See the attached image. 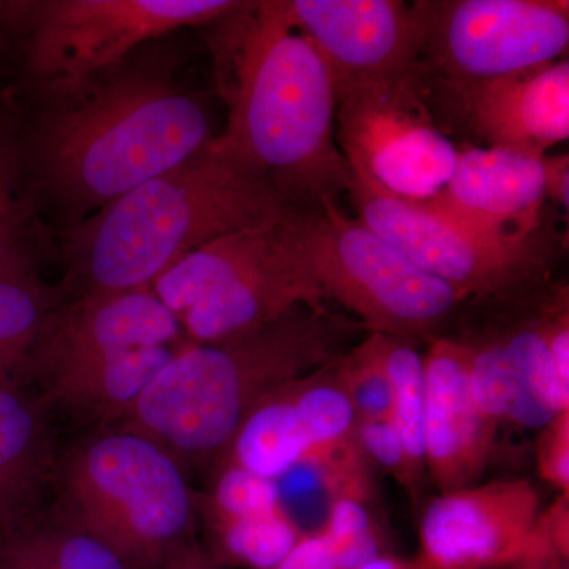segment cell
Wrapping results in <instances>:
<instances>
[{
  "instance_id": "cell-17",
  "label": "cell",
  "mask_w": 569,
  "mask_h": 569,
  "mask_svg": "<svg viewBox=\"0 0 569 569\" xmlns=\"http://www.w3.org/2000/svg\"><path fill=\"white\" fill-rule=\"evenodd\" d=\"M542 157L493 146H459L451 179L429 203L486 233H537L548 200Z\"/></svg>"
},
{
  "instance_id": "cell-16",
  "label": "cell",
  "mask_w": 569,
  "mask_h": 569,
  "mask_svg": "<svg viewBox=\"0 0 569 569\" xmlns=\"http://www.w3.org/2000/svg\"><path fill=\"white\" fill-rule=\"evenodd\" d=\"M445 84L473 132L493 148L546 156L569 138L567 58L496 80Z\"/></svg>"
},
{
  "instance_id": "cell-21",
  "label": "cell",
  "mask_w": 569,
  "mask_h": 569,
  "mask_svg": "<svg viewBox=\"0 0 569 569\" xmlns=\"http://www.w3.org/2000/svg\"><path fill=\"white\" fill-rule=\"evenodd\" d=\"M0 569H132L63 518H36L0 531Z\"/></svg>"
},
{
  "instance_id": "cell-22",
  "label": "cell",
  "mask_w": 569,
  "mask_h": 569,
  "mask_svg": "<svg viewBox=\"0 0 569 569\" xmlns=\"http://www.w3.org/2000/svg\"><path fill=\"white\" fill-rule=\"evenodd\" d=\"M519 388L515 422L545 429L559 415L569 411V391L561 387L541 320L523 326L500 340Z\"/></svg>"
},
{
  "instance_id": "cell-20",
  "label": "cell",
  "mask_w": 569,
  "mask_h": 569,
  "mask_svg": "<svg viewBox=\"0 0 569 569\" xmlns=\"http://www.w3.org/2000/svg\"><path fill=\"white\" fill-rule=\"evenodd\" d=\"M293 385L269 396L247 415L227 448L233 451L231 463L276 481L312 462L316 451L299 421Z\"/></svg>"
},
{
  "instance_id": "cell-6",
  "label": "cell",
  "mask_w": 569,
  "mask_h": 569,
  "mask_svg": "<svg viewBox=\"0 0 569 569\" xmlns=\"http://www.w3.org/2000/svg\"><path fill=\"white\" fill-rule=\"evenodd\" d=\"M236 0H32L0 11L21 36L26 74L48 104L80 96L152 39L213 24Z\"/></svg>"
},
{
  "instance_id": "cell-18",
  "label": "cell",
  "mask_w": 569,
  "mask_h": 569,
  "mask_svg": "<svg viewBox=\"0 0 569 569\" xmlns=\"http://www.w3.org/2000/svg\"><path fill=\"white\" fill-rule=\"evenodd\" d=\"M58 459L48 407L18 378L0 381V531L41 515Z\"/></svg>"
},
{
  "instance_id": "cell-27",
  "label": "cell",
  "mask_w": 569,
  "mask_h": 569,
  "mask_svg": "<svg viewBox=\"0 0 569 569\" xmlns=\"http://www.w3.org/2000/svg\"><path fill=\"white\" fill-rule=\"evenodd\" d=\"M337 378L353 403L358 421L389 418L392 391L385 362L383 335L370 332L350 353L340 356Z\"/></svg>"
},
{
  "instance_id": "cell-9",
  "label": "cell",
  "mask_w": 569,
  "mask_h": 569,
  "mask_svg": "<svg viewBox=\"0 0 569 569\" xmlns=\"http://www.w3.org/2000/svg\"><path fill=\"white\" fill-rule=\"evenodd\" d=\"M356 217L430 276L467 296H507L537 279L548 260L541 231L486 233L353 176L348 190Z\"/></svg>"
},
{
  "instance_id": "cell-30",
  "label": "cell",
  "mask_w": 569,
  "mask_h": 569,
  "mask_svg": "<svg viewBox=\"0 0 569 569\" xmlns=\"http://www.w3.org/2000/svg\"><path fill=\"white\" fill-rule=\"evenodd\" d=\"M213 505L220 522L269 515L282 508L276 481L257 477L234 463L217 479Z\"/></svg>"
},
{
  "instance_id": "cell-5",
  "label": "cell",
  "mask_w": 569,
  "mask_h": 569,
  "mask_svg": "<svg viewBox=\"0 0 569 569\" xmlns=\"http://www.w3.org/2000/svg\"><path fill=\"white\" fill-rule=\"evenodd\" d=\"M62 518L103 542L132 569L201 567L193 549L194 501L178 459L151 438L108 430L58 460Z\"/></svg>"
},
{
  "instance_id": "cell-32",
  "label": "cell",
  "mask_w": 569,
  "mask_h": 569,
  "mask_svg": "<svg viewBox=\"0 0 569 569\" xmlns=\"http://www.w3.org/2000/svg\"><path fill=\"white\" fill-rule=\"evenodd\" d=\"M362 498H365V493L335 496L328 516H326L323 529L318 531L332 542L336 550L347 548L358 539L376 531Z\"/></svg>"
},
{
  "instance_id": "cell-19",
  "label": "cell",
  "mask_w": 569,
  "mask_h": 569,
  "mask_svg": "<svg viewBox=\"0 0 569 569\" xmlns=\"http://www.w3.org/2000/svg\"><path fill=\"white\" fill-rule=\"evenodd\" d=\"M174 346L137 348L67 367L37 383L44 406L77 418L121 421L173 359Z\"/></svg>"
},
{
  "instance_id": "cell-26",
  "label": "cell",
  "mask_w": 569,
  "mask_h": 569,
  "mask_svg": "<svg viewBox=\"0 0 569 569\" xmlns=\"http://www.w3.org/2000/svg\"><path fill=\"white\" fill-rule=\"evenodd\" d=\"M224 552L253 569H272L305 537L283 508L254 518L220 522Z\"/></svg>"
},
{
  "instance_id": "cell-14",
  "label": "cell",
  "mask_w": 569,
  "mask_h": 569,
  "mask_svg": "<svg viewBox=\"0 0 569 569\" xmlns=\"http://www.w3.org/2000/svg\"><path fill=\"white\" fill-rule=\"evenodd\" d=\"M284 212L264 249L179 318L190 343L249 335L296 307H325L323 295L307 274L288 234Z\"/></svg>"
},
{
  "instance_id": "cell-11",
  "label": "cell",
  "mask_w": 569,
  "mask_h": 569,
  "mask_svg": "<svg viewBox=\"0 0 569 569\" xmlns=\"http://www.w3.org/2000/svg\"><path fill=\"white\" fill-rule=\"evenodd\" d=\"M539 518L529 479L441 492L422 515L417 559L422 569H496L557 557Z\"/></svg>"
},
{
  "instance_id": "cell-13",
  "label": "cell",
  "mask_w": 569,
  "mask_h": 569,
  "mask_svg": "<svg viewBox=\"0 0 569 569\" xmlns=\"http://www.w3.org/2000/svg\"><path fill=\"white\" fill-rule=\"evenodd\" d=\"M178 318L151 288L82 295L56 310L22 370V383H40L67 367L137 348L174 346Z\"/></svg>"
},
{
  "instance_id": "cell-25",
  "label": "cell",
  "mask_w": 569,
  "mask_h": 569,
  "mask_svg": "<svg viewBox=\"0 0 569 569\" xmlns=\"http://www.w3.org/2000/svg\"><path fill=\"white\" fill-rule=\"evenodd\" d=\"M339 358L293 385L296 411L316 451V458L310 463L356 445L358 417L337 378Z\"/></svg>"
},
{
  "instance_id": "cell-4",
  "label": "cell",
  "mask_w": 569,
  "mask_h": 569,
  "mask_svg": "<svg viewBox=\"0 0 569 569\" xmlns=\"http://www.w3.org/2000/svg\"><path fill=\"white\" fill-rule=\"evenodd\" d=\"M287 209L263 176L211 142L71 224L67 253L82 295L141 290L198 247Z\"/></svg>"
},
{
  "instance_id": "cell-23",
  "label": "cell",
  "mask_w": 569,
  "mask_h": 569,
  "mask_svg": "<svg viewBox=\"0 0 569 569\" xmlns=\"http://www.w3.org/2000/svg\"><path fill=\"white\" fill-rule=\"evenodd\" d=\"M56 291L33 272L0 276V381L20 380L33 348L54 316Z\"/></svg>"
},
{
  "instance_id": "cell-12",
  "label": "cell",
  "mask_w": 569,
  "mask_h": 569,
  "mask_svg": "<svg viewBox=\"0 0 569 569\" xmlns=\"http://www.w3.org/2000/svg\"><path fill=\"white\" fill-rule=\"evenodd\" d=\"M296 31L316 44L335 74L337 96L350 86L417 66L422 26L418 2L282 0Z\"/></svg>"
},
{
  "instance_id": "cell-24",
  "label": "cell",
  "mask_w": 569,
  "mask_h": 569,
  "mask_svg": "<svg viewBox=\"0 0 569 569\" xmlns=\"http://www.w3.org/2000/svg\"><path fill=\"white\" fill-rule=\"evenodd\" d=\"M385 362L391 381V419L406 458L408 489L415 492L426 471L425 355L411 340L385 336Z\"/></svg>"
},
{
  "instance_id": "cell-35",
  "label": "cell",
  "mask_w": 569,
  "mask_h": 569,
  "mask_svg": "<svg viewBox=\"0 0 569 569\" xmlns=\"http://www.w3.org/2000/svg\"><path fill=\"white\" fill-rule=\"evenodd\" d=\"M545 168L546 194L565 211L569 208V159L565 156L542 157Z\"/></svg>"
},
{
  "instance_id": "cell-10",
  "label": "cell",
  "mask_w": 569,
  "mask_h": 569,
  "mask_svg": "<svg viewBox=\"0 0 569 569\" xmlns=\"http://www.w3.org/2000/svg\"><path fill=\"white\" fill-rule=\"evenodd\" d=\"M418 62L443 82L496 80L567 58V0L418 2Z\"/></svg>"
},
{
  "instance_id": "cell-8",
  "label": "cell",
  "mask_w": 569,
  "mask_h": 569,
  "mask_svg": "<svg viewBox=\"0 0 569 569\" xmlns=\"http://www.w3.org/2000/svg\"><path fill=\"white\" fill-rule=\"evenodd\" d=\"M336 127L353 176L402 200H433L455 171L459 146L433 118L418 66L350 86Z\"/></svg>"
},
{
  "instance_id": "cell-7",
  "label": "cell",
  "mask_w": 569,
  "mask_h": 569,
  "mask_svg": "<svg viewBox=\"0 0 569 569\" xmlns=\"http://www.w3.org/2000/svg\"><path fill=\"white\" fill-rule=\"evenodd\" d=\"M284 224L307 274L376 335H429L467 296L415 264L358 217L337 204L323 211L287 209Z\"/></svg>"
},
{
  "instance_id": "cell-3",
  "label": "cell",
  "mask_w": 569,
  "mask_h": 569,
  "mask_svg": "<svg viewBox=\"0 0 569 569\" xmlns=\"http://www.w3.org/2000/svg\"><path fill=\"white\" fill-rule=\"evenodd\" d=\"M362 329L326 307L301 306L249 335L186 343L119 429L151 438L176 459L224 451L258 403L339 358Z\"/></svg>"
},
{
  "instance_id": "cell-31",
  "label": "cell",
  "mask_w": 569,
  "mask_h": 569,
  "mask_svg": "<svg viewBox=\"0 0 569 569\" xmlns=\"http://www.w3.org/2000/svg\"><path fill=\"white\" fill-rule=\"evenodd\" d=\"M355 440L361 455L369 456L408 488L406 458L391 419H361L356 426Z\"/></svg>"
},
{
  "instance_id": "cell-2",
  "label": "cell",
  "mask_w": 569,
  "mask_h": 569,
  "mask_svg": "<svg viewBox=\"0 0 569 569\" xmlns=\"http://www.w3.org/2000/svg\"><path fill=\"white\" fill-rule=\"evenodd\" d=\"M213 138L203 103L167 74L114 70L48 107L33 127L29 163L37 187L74 224L192 159Z\"/></svg>"
},
{
  "instance_id": "cell-15",
  "label": "cell",
  "mask_w": 569,
  "mask_h": 569,
  "mask_svg": "<svg viewBox=\"0 0 569 569\" xmlns=\"http://www.w3.org/2000/svg\"><path fill=\"white\" fill-rule=\"evenodd\" d=\"M473 347L436 339L425 355L426 471L441 492L477 485L496 443L498 422L471 395Z\"/></svg>"
},
{
  "instance_id": "cell-28",
  "label": "cell",
  "mask_w": 569,
  "mask_h": 569,
  "mask_svg": "<svg viewBox=\"0 0 569 569\" xmlns=\"http://www.w3.org/2000/svg\"><path fill=\"white\" fill-rule=\"evenodd\" d=\"M17 159L0 138V276L33 272L28 238V212L18 186Z\"/></svg>"
},
{
  "instance_id": "cell-29",
  "label": "cell",
  "mask_w": 569,
  "mask_h": 569,
  "mask_svg": "<svg viewBox=\"0 0 569 569\" xmlns=\"http://www.w3.org/2000/svg\"><path fill=\"white\" fill-rule=\"evenodd\" d=\"M471 395L479 410L492 421H515L519 388L500 340L473 347L470 365Z\"/></svg>"
},
{
  "instance_id": "cell-37",
  "label": "cell",
  "mask_w": 569,
  "mask_h": 569,
  "mask_svg": "<svg viewBox=\"0 0 569 569\" xmlns=\"http://www.w3.org/2000/svg\"><path fill=\"white\" fill-rule=\"evenodd\" d=\"M192 569H206V568L203 567V565H201V567H197V568H192Z\"/></svg>"
},
{
  "instance_id": "cell-36",
  "label": "cell",
  "mask_w": 569,
  "mask_h": 569,
  "mask_svg": "<svg viewBox=\"0 0 569 569\" xmlns=\"http://www.w3.org/2000/svg\"><path fill=\"white\" fill-rule=\"evenodd\" d=\"M356 569H422V567L417 557L408 560L400 559V557L380 556Z\"/></svg>"
},
{
  "instance_id": "cell-33",
  "label": "cell",
  "mask_w": 569,
  "mask_h": 569,
  "mask_svg": "<svg viewBox=\"0 0 569 569\" xmlns=\"http://www.w3.org/2000/svg\"><path fill=\"white\" fill-rule=\"evenodd\" d=\"M538 470L545 481L568 496L569 411L559 415L542 429L538 443Z\"/></svg>"
},
{
  "instance_id": "cell-34",
  "label": "cell",
  "mask_w": 569,
  "mask_h": 569,
  "mask_svg": "<svg viewBox=\"0 0 569 569\" xmlns=\"http://www.w3.org/2000/svg\"><path fill=\"white\" fill-rule=\"evenodd\" d=\"M272 569H339L336 548L320 531L306 533L291 552Z\"/></svg>"
},
{
  "instance_id": "cell-1",
  "label": "cell",
  "mask_w": 569,
  "mask_h": 569,
  "mask_svg": "<svg viewBox=\"0 0 569 569\" xmlns=\"http://www.w3.org/2000/svg\"><path fill=\"white\" fill-rule=\"evenodd\" d=\"M217 22L228 122L212 144L263 176L287 208L337 204L353 171L337 142L339 96L328 62L291 26L282 0L242 2Z\"/></svg>"
}]
</instances>
